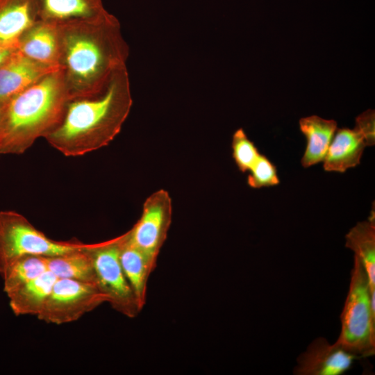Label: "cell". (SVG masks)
<instances>
[{
    "instance_id": "1",
    "label": "cell",
    "mask_w": 375,
    "mask_h": 375,
    "mask_svg": "<svg viewBox=\"0 0 375 375\" xmlns=\"http://www.w3.org/2000/svg\"><path fill=\"white\" fill-rule=\"evenodd\" d=\"M57 28L58 67L69 99L101 91L117 72L126 67L128 47L114 15Z\"/></svg>"
},
{
    "instance_id": "2",
    "label": "cell",
    "mask_w": 375,
    "mask_h": 375,
    "mask_svg": "<svg viewBox=\"0 0 375 375\" xmlns=\"http://www.w3.org/2000/svg\"><path fill=\"white\" fill-rule=\"evenodd\" d=\"M132 105L128 73L124 67L101 91L69 99L60 122L44 138L66 156L99 149L119 133Z\"/></svg>"
},
{
    "instance_id": "3",
    "label": "cell",
    "mask_w": 375,
    "mask_h": 375,
    "mask_svg": "<svg viewBox=\"0 0 375 375\" xmlns=\"http://www.w3.org/2000/svg\"><path fill=\"white\" fill-rule=\"evenodd\" d=\"M69 96L60 67L0 108V155L22 154L60 122Z\"/></svg>"
},
{
    "instance_id": "4",
    "label": "cell",
    "mask_w": 375,
    "mask_h": 375,
    "mask_svg": "<svg viewBox=\"0 0 375 375\" xmlns=\"http://www.w3.org/2000/svg\"><path fill=\"white\" fill-rule=\"evenodd\" d=\"M340 321L341 331L335 342L358 358L374 356L375 307L372 305L367 274L355 256Z\"/></svg>"
},
{
    "instance_id": "5",
    "label": "cell",
    "mask_w": 375,
    "mask_h": 375,
    "mask_svg": "<svg viewBox=\"0 0 375 375\" xmlns=\"http://www.w3.org/2000/svg\"><path fill=\"white\" fill-rule=\"evenodd\" d=\"M80 242L56 241L37 229L24 216L0 211V273L21 257L59 256L86 247Z\"/></svg>"
},
{
    "instance_id": "6",
    "label": "cell",
    "mask_w": 375,
    "mask_h": 375,
    "mask_svg": "<svg viewBox=\"0 0 375 375\" xmlns=\"http://www.w3.org/2000/svg\"><path fill=\"white\" fill-rule=\"evenodd\" d=\"M121 235L99 243L90 244L88 251L92 260L97 285L107 302L116 311L133 318L142 310L119 261Z\"/></svg>"
},
{
    "instance_id": "7",
    "label": "cell",
    "mask_w": 375,
    "mask_h": 375,
    "mask_svg": "<svg viewBox=\"0 0 375 375\" xmlns=\"http://www.w3.org/2000/svg\"><path fill=\"white\" fill-rule=\"evenodd\" d=\"M105 302L106 297L96 285L58 278L36 317L45 323L60 325L79 319Z\"/></svg>"
},
{
    "instance_id": "8",
    "label": "cell",
    "mask_w": 375,
    "mask_h": 375,
    "mask_svg": "<svg viewBox=\"0 0 375 375\" xmlns=\"http://www.w3.org/2000/svg\"><path fill=\"white\" fill-rule=\"evenodd\" d=\"M172 199L165 190L152 193L144 201L140 219L128 231L131 241L157 259L172 224Z\"/></svg>"
},
{
    "instance_id": "9",
    "label": "cell",
    "mask_w": 375,
    "mask_h": 375,
    "mask_svg": "<svg viewBox=\"0 0 375 375\" xmlns=\"http://www.w3.org/2000/svg\"><path fill=\"white\" fill-rule=\"evenodd\" d=\"M358 356L324 338L315 339L297 359L295 375H341L349 370Z\"/></svg>"
},
{
    "instance_id": "10",
    "label": "cell",
    "mask_w": 375,
    "mask_h": 375,
    "mask_svg": "<svg viewBox=\"0 0 375 375\" xmlns=\"http://www.w3.org/2000/svg\"><path fill=\"white\" fill-rule=\"evenodd\" d=\"M59 67L35 62L17 49L0 65V108L14 96Z\"/></svg>"
},
{
    "instance_id": "11",
    "label": "cell",
    "mask_w": 375,
    "mask_h": 375,
    "mask_svg": "<svg viewBox=\"0 0 375 375\" xmlns=\"http://www.w3.org/2000/svg\"><path fill=\"white\" fill-rule=\"evenodd\" d=\"M40 20L56 27L99 21L111 14L102 0H36Z\"/></svg>"
},
{
    "instance_id": "12",
    "label": "cell",
    "mask_w": 375,
    "mask_h": 375,
    "mask_svg": "<svg viewBox=\"0 0 375 375\" xmlns=\"http://www.w3.org/2000/svg\"><path fill=\"white\" fill-rule=\"evenodd\" d=\"M39 21L36 0H0V48L17 49L22 35Z\"/></svg>"
},
{
    "instance_id": "13",
    "label": "cell",
    "mask_w": 375,
    "mask_h": 375,
    "mask_svg": "<svg viewBox=\"0 0 375 375\" xmlns=\"http://www.w3.org/2000/svg\"><path fill=\"white\" fill-rule=\"evenodd\" d=\"M119 256L125 276L143 308L146 303L147 283L156 268L157 259L136 247L129 238L128 231L121 235Z\"/></svg>"
},
{
    "instance_id": "14",
    "label": "cell",
    "mask_w": 375,
    "mask_h": 375,
    "mask_svg": "<svg viewBox=\"0 0 375 375\" xmlns=\"http://www.w3.org/2000/svg\"><path fill=\"white\" fill-rule=\"evenodd\" d=\"M17 50L40 64L59 67L58 28L42 21L38 22L20 38Z\"/></svg>"
},
{
    "instance_id": "15",
    "label": "cell",
    "mask_w": 375,
    "mask_h": 375,
    "mask_svg": "<svg viewBox=\"0 0 375 375\" xmlns=\"http://www.w3.org/2000/svg\"><path fill=\"white\" fill-rule=\"evenodd\" d=\"M366 146L356 128H337L323 160L324 170L343 173L357 166Z\"/></svg>"
},
{
    "instance_id": "16",
    "label": "cell",
    "mask_w": 375,
    "mask_h": 375,
    "mask_svg": "<svg viewBox=\"0 0 375 375\" xmlns=\"http://www.w3.org/2000/svg\"><path fill=\"white\" fill-rule=\"evenodd\" d=\"M299 128L307 141L301 165L306 168L322 162L337 130V122L311 115L299 120Z\"/></svg>"
},
{
    "instance_id": "17",
    "label": "cell",
    "mask_w": 375,
    "mask_h": 375,
    "mask_svg": "<svg viewBox=\"0 0 375 375\" xmlns=\"http://www.w3.org/2000/svg\"><path fill=\"white\" fill-rule=\"evenodd\" d=\"M58 278L47 271L6 294L17 316L35 315L41 311Z\"/></svg>"
},
{
    "instance_id": "18",
    "label": "cell",
    "mask_w": 375,
    "mask_h": 375,
    "mask_svg": "<svg viewBox=\"0 0 375 375\" xmlns=\"http://www.w3.org/2000/svg\"><path fill=\"white\" fill-rule=\"evenodd\" d=\"M345 247L354 252L367 274L372 301H375V215L358 222L345 235Z\"/></svg>"
},
{
    "instance_id": "19",
    "label": "cell",
    "mask_w": 375,
    "mask_h": 375,
    "mask_svg": "<svg viewBox=\"0 0 375 375\" xmlns=\"http://www.w3.org/2000/svg\"><path fill=\"white\" fill-rule=\"evenodd\" d=\"M90 244L80 250L47 257L49 271L58 278H69L97 285L92 260L88 251Z\"/></svg>"
},
{
    "instance_id": "20",
    "label": "cell",
    "mask_w": 375,
    "mask_h": 375,
    "mask_svg": "<svg viewBox=\"0 0 375 375\" xmlns=\"http://www.w3.org/2000/svg\"><path fill=\"white\" fill-rule=\"evenodd\" d=\"M49 271L47 257L28 255L14 261L1 273L6 294Z\"/></svg>"
},
{
    "instance_id": "21",
    "label": "cell",
    "mask_w": 375,
    "mask_h": 375,
    "mask_svg": "<svg viewBox=\"0 0 375 375\" xmlns=\"http://www.w3.org/2000/svg\"><path fill=\"white\" fill-rule=\"evenodd\" d=\"M231 147L233 158L243 173L250 170L260 154L242 128H238L233 133Z\"/></svg>"
},
{
    "instance_id": "22",
    "label": "cell",
    "mask_w": 375,
    "mask_h": 375,
    "mask_svg": "<svg viewBox=\"0 0 375 375\" xmlns=\"http://www.w3.org/2000/svg\"><path fill=\"white\" fill-rule=\"evenodd\" d=\"M249 172L247 183L252 188L274 186L280 182L276 166L261 153Z\"/></svg>"
},
{
    "instance_id": "23",
    "label": "cell",
    "mask_w": 375,
    "mask_h": 375,
    "mask_svg": "<svg viewBox=\"0 0 375 375\" xmlns=\"http://www.w3.org/2000/svg\"><path fill=\"white\" fill-rule=\"evenodd\" d=\"M354 128L362 135L367 146L374 145L375 113L374 110L368 109L359 115L356 119Z\"/></svg>"
},
{
    "instance_id": "24",
    "label": "cell",
    "mask_w": 375,
    "mask_h": 375,
    "mask_svg": "<svg viewBox=\"0 0 375 375\" xmlns=\"http://www.w3.org/2000/svg\"><path fill=\"white\" fill-rule=\"evenodd\" d=\"M15 50L0 48V65Z\"/></svg>"
}]
</instances>
